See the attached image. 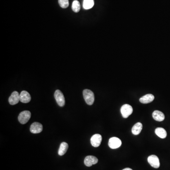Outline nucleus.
I'll return each instance as SVG.
<instances>
[{
  "mask_svg": "<svg viewBox=\"0 0 170 170\" xmlns=\"http://www.w3.org/2000/svg\"><path fill=\"white\" fill-rule=\"evenodd\" d=\"M122 170H132V169H131V168H125V169H123Z\"/></svg>",
  "mask_w": 170,
  "mask_h": 170,
  "instance_id": "20",
  "label": "nucleus"
},
{
  "mask_svg": "<svg viewBox=\"0 0 170 170\" xmlns=\"http://www.w3.org/2000/svg\"><path fill=\"white\" fill-rule=\"evenodd\" d=\"M155 99V97L152 94H147L146 95H144L143 97H141L140 99V103L142 104H149L151 103Z\"/></svg>",
  "mask_w": 170,
  "mask_h": 170,
  "instance_id": "12",
  "label": "nucleus"
},
{
  "mask_svg": "<svg viewBox=\"0 0 170 170\" xmlns=\"http://www.w3.org/2000/svg\"><path fill=\"white\" fill-rule=\"evenodd\" d=\"M55 97L56 102L60 106L63 107L64 106L65 104V98L64 97V94L60 90H57L55 91Z\"/></svg>",
  "mask_w": 170,
  "mask_h": 170,
  "instance_id": "3",
  "label": "nucleus"
},
{
  "mask_svg": "<svg viewBox=\"0 0 170 170\" xmlns=\"http://www.w3.org/2000/svg\"><path fill=\"white\" fill-rule=\"evenodd\" d=\"M84 100L88 105L93 104L95 100V97L93 92L89 89H85L83 91Z\"/></svg>",
  "mask_w": 170,
  "mask_h": 170,
  "instance_id": "1",
  "label": "nucleus"
},
{
  "mask_svg": "<svg viewBox=\"0 0 170 170\" xmlns=\"http://www.w3.org/2000/svg\"><path fill=\"white\" fill-rule=\"evenodd\" d=\"M155 133L161 138H165L167 136V132L162 128H158L155 130Z\"/></svg>",
  "mask_w": 170,
  "mask_h": 170,
  "instance_id": "16",
  "label": "nucleus"
},
{
  "mask_svg": "<svg viewBox=\"0 0 170 170\" xmlns=\"http://www.w3.org/2000/svg\"><path fill=\"white\" fill-rule=\"evenodd\" d=\"M20 101V94L18 92L14 91L9 98V102L11 105H15Z\"/></svg>",
  "mask_w": 170,
  "mask_h": 170,
  "instance_id": "9",
  "label": "nucleus"
},
{
  "mask_svg": "<svg viewBox=\"0 0 170 170\" xmlns=\"http://www.w3.org/2000/svg\"><path fill=\"white\" fill-rule=\"evenodd\" d=\"M72 9L73 11L77 13L79 12L80 10V4L79 2L77 0H75L73 1Z\"/></svg>",
  "mask_w": 170,
  "mask_h": 170,
  "instance_id": "18",
  "label": "nucleus"
},
{
  "mask_svg": "<svg viewBox=\"0 0 170 170\" xmlns=\"http://www.w3.org/2000/svg\"><path fill=\"white\" fill-rule=\"evenodd\" d=\"M30 94L26 91H22L20 94V101L23 103H28L30 101Z\"/></svg>",
  "mask_w": 170,
  "mask_h": 170,
  "instance_id": "11",
  "label": "nucleus"
},
{
  "mask_svg": "<svg viewBox=\"0 0 170 170\" xmlns=\"http://www.w3.org/2000/svg\"><path fill=\"white\" fill-rule=\"evenodd\" d=\"M121 112L123 118H127L132 114L133 108L131 105L128 104H124L121 108Z\"/></svg>",
  "mask_w": 170,
  "mask_h": 170,
  "instance_id": "4",
  "label": "nucleus"
},
{
  "mask_svg": "<svg viewBox=\"0 0 170 170\" xmlns=\"http://www.w3.org/2000/svg\"><path fill=\"white\" fill-rule=\"evenodd\" d=\"M43 129V127L42 124L37 122H35L32 123L31 125L30 131L32 133H39L41 132H42Z\"/></svg>",
  "mask_w": 170,
  "mask_h": 170,
  "instance_id": "7",
  "label": "nucleus"
},
{
  "mask_svg": "<svg viewBox=\"0 0 170 170\" xmlns=\"http://www.w3.org/2000/svg\"><path fill=\"white\" fill-rule=\"evenodd\" d=\"M153 117L155 121L158 122H162L164 121L165 118V116L162 112L159 111L155 110L153 113Z\"/></svg>",
  "mask_w": 170,
  "mask_h": 170,
  "instance_id": "13",
  "label": "nucleus"
},
{
  "mask_svg": "<svg viewBox=\"0 0 170 170\" xmlns=\"http://www.w3.org/2000/svg\"><path fill=\"white\" fill-rule=\"evenodd\" d=\"M59 4L62 8L65 9L68 7L69 2L68 0H58Z\"/></svg>",
  "mask_w": 170,
  "mask_h": 170,
  "instance_id": "19",
  "label": "nucleus"
},
{
  "mask_svg": "<svg viewBox=\"0 0 170 170\" xmlns=\"http://www.w3.org/2000/svg\"><path fill=\"white\" fill-rule=\"evenodd\" d=\"M97 162L98 159L93 155H88L86 157L84 160V164L88 167H90L97 164Z\"/></svg>",
  "mask_w": 170,
  "mask_h": 170,
  "instance_id": "10",
  "label": "nucleus"
},
{
  "mask_svg": "<svg viewBox=\"0 0 170 170\" xmlns=\"http://www.w3.org/2000/svg\"><path fill=\"white\" fill-rule=\"evenodd\" d=\"M147 161L151 166L155 168H158L160 167V161L158 156L155 155H151L149 156Z\"/></svg>",
  "mask_w": 170,
  "mask_h": 170,
  "instance_id": "5",
  "label": "nucleus"
},
{
  "mask_svg": "<svg viewBox=\"0 0 170 170\" xmlns=\"http://www.w3.org/2000/svg\"><path fill=\"white\" fill-rule=\"evenodd\" d=\"M30 112L28 111H24L19 113L18 116V120L22 124H25L29 121L31 117Z\"/></svg>",
  "mask_w": 170,
  "mask_h": 170,
  "instance_id": "2",
  "label": "nucleus"
},
{
  "mask_svg": "<svg viewBox=\"0 0 170 170\" xmlns=\"http://www.w3.org/2000/svg\"><path fill=\"white\" fill-rule=\"evenodd\" d=\"M143 128L142 123L140 122H138L136 123L132 128V133L135 135H138L141 132Z\"/></svg>",
  "mask_w": 170,
  "mask_h": 170,
  "instance_id": "14",
  "label": "nucleus"
},
{
  "mask_svg": "<svg viewBox=\"0 0 170 170\" xmlns=\"http://www.w3.org/2000/svg\"><path fill=\"white\" fill-rule=\"evenodd\" d=\"M94 5V0H84L83 7L85 10L91 9Z\"/></svg>",
  "mask_w": 170,
  "mask_h": 170,
  "instance_id": "17",
  "label": "nucleus"
},
{
  "mask_svg": "<svg viewBox=\"0 0 170 170\" xmlns=\"http://www.w3.org/2000/svg\"><path fill=\"white\" fill-rule=\"evenodd\" d=\"M102 140V137L101 135L96 134L93 135L91 138L90 141L92 146L94 147H98L100 145Z\"/></svg>",
  "mask_w": 170,
  "mask_h": 170,
  "instance_id": "8",
  "label": "nucleus"
},
{
  "mask_svg": "<svg viewBox=\"0 0 170 170\" xmlns=\"http://www.w3.org/2000/svg\"><path fill=\"white\" fill-rule=\"evenodd\" d=\"M122 141L119 138L117 137H112L110 138L108 145L111 149H118L121 147Z\"/></svg>",
  "mask_w": 170,
  "mask_h": 170,
  "instance_id": "6",
  "label": "nucleus"
},
{
  "mask_svg": "<svg viewBox=\"0 0 170 170\" xmlns=\"http://www.w3.org/2000/svg\"><path fill=\"white\" fill-rule=\"evenodd\" d=\"M68 147H69V146L67 143L66 142L62 143L60 145L59 149V155L62 156L63 155H64L67 152Z\"/></svg>",
  "mask_w": 170,
  "mask_h": 170,
  "instance_id": "15",
  "label": "nucleus"
}]
</instances>
